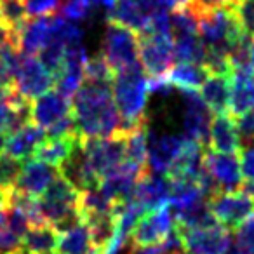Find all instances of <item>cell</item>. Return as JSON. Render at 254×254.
Listing matches in <instances>:
<instances>
[{
  "label": "cell",
  "instance_id": "cell-1",
  "mask_svg": "<svg viewBox=\"0 0 254 254\" xmlns=\"http://www.w3.org/2000/svg\"><path fill=\"white\" fill-rule=\"evenodd\" d=\"M71 115L82 139L108 138L122 132V120L113 103L112 84L87 82L73 94Z\"/></svg>",
  "mask_w": 254,
  "mask_h": 254
},
{
  "label": "cell",
  "instance_id": "cell-2",
  "mask_svg": "<svg viewBox=\"0 0 254 254\" xmlns=\"http://www.w3.org/2000/svg\"><path fill=\"white\" fill-rule=\"evenodd\" d=\"M112 96L122 120V132L146 122V71L139 61L113 73Z\"/></svg>",
  "mask_w": 254,
  "mask_h": 254
},
{
  "label": "cell",
  "instance_id": "cell-3",
  "mask_svg": "<svg viewBox=\"0 0 254 254\" xmlns=\"http://www.w3.org/2000/svg\"><path fill=\"white\" fill-rule=\"evenodd\" d=\"M101 56L110 64L113 73L139 61L138 33L115 21H108L101 44Z\"/></svg>",
  "mask_w": 254,
  "mask_h": 254
},
{
  "label": "cell",
  "instance_id": "cell-4",
  "mask_svg": "<svg viewBox=\"0 0 254 254\" xmlns=\"http://www.w3.org/2000/svg\"><path fill=\"white\" fill-rule=\"evenodd\" d=\"M82 148L91 169L101 181L126 160V132H115L108 138L82 139Z\"/></svg>",
  "mask_w": 254,
  "mask_h": 254
},
{
  "label": "cell",
  "instance_id": "cell-5",
  "mask_svg": "<svg viewBox=\"0 0 254 254\" xmlns=\"http://www.w3.org/2000/svg\"><path fill=\"white\" fill-rule=\"evenodd\" d=\"M174 230L188 254H228L232 247L233 235L221 223L207 228H180L174 225Z\"/></svg>",
  "mask_w": 254,
  "mask_h": 254
},
{
  "label": "cell",
  "instance_id": "cell-6",
  "mask_svg": "<svg viewBox=\"0 0 254 254\" xmlns=\"http://www.w3.org/2000/svg\"><path fill=\"white\" fill-rule=\"evenodd\" d=\"M21 53V51H19ZM54 75L40 63L37 56L19 54L18 68L14 75V89L26 101L40 98L54 87Z\"/></svg>",
  "mask_w": 254,
  "mask_h": 254
},
{
  "label": "cell",
  "instance_id": "cell-7",
  "mask_svg": "<svg viewBox=\"0 0 254 254\" xmlns=\"http://www.w3.org/2000/svg\"><path fill=\"white\" fill-rule=\"evenodd\" d=\"M183 146V136L173 132H160L157 129L146 131V167L153 174H167Z\"/></svg>",
  "mask_w": 254,
  "mask_h": 254
},
{
  "label": "cell",
  "instance_id": "cell-8",
  "mask_svg": "<svg viewBox=\"0 0 254 254\" xmlns=\"http://www.w3.org/2000/svg\"><path fill=\"white\" fill-rule=\"evenodd\" d=\"M207 205L218 223L225 225L226 228H237L251 214H254V198L242 190L219 191L209 198Z\"/></svg>",
  "mask_w": 254,
  "mask_h": 254
},
{
  "label": "cell",
  "instance_id": "cell-9",
  "mask_svg": "<svg viewBox=\"0 0 254 254\" xmlns=\"http://www.w3.org/2000/svg\"><path fill=\"white\" fill-rule=\"evenodd\" d=\"M181 103H183V138L198 141L207 148L212 112L197 91H181Z\"/></svg>",
  "mask_w": 254,
  "mask_h": 254
},
{
  "label": "cell",
  "instance_id": "cell-10",
  "mask_svg": "<svg viewBox=\"0 0 254 254\" xmlns=\"http://www.w3.org/2000/svg\"><path fill=\"white\" fill-rule=\"evenodd\" d=\"M139 42V63L145 71L153 75H162L174 64V40L169 35H138Z\"/></svg>",
  "mask_w": 254,
  "mask_h": 254
},
{
  "label": "cell",
  "instance_id": "cell-11",
  "mask_svg": "<svg viewBox=\"0 0 254 254\" xmlns=\"http://www.w3.org/2000/svg\"><path fill=\"white\" fill-rule=\"evenodd\" d=\"M174 230V218L169 204L146 212L136 223L134 230L131 233V246L132 247H146L153 244H160L167 239Z\"/></svg>",
  "mask_w": 254,
  "mask_h": 254
},
{
  "label": "cell",
  "instance_id": "cell-12",
  "mask_svg": "<svg viewBox=\"0 0 254 254\" xmlns=\"http://www.w3.org/2000/svg\"><path fill=\"white\" fill-rule=\"evenodd\" d=\"M204 167L221 191H237L242 187L244 178L240 173L239 157L235 153H218L205 150Z\"/></svg>",
  "mask_w": 254,
  "mask_h": 254
},
{
  "label": "cell",
  "instance_id": "cell-13",
  "mask_svg": "<svg viewBox=\"0 0 254 254\" xmlns=\"http://www.w3.org/2000/svg\"><path fill=\"white\" fill-rule=\"evenodd\" d=\"M70 113H71L70 99L64 98L58 91H53V89L30 103V122L33 126L40 127L44 132L47 129H51L54 124L63 120L64 117H68Z\"/></svg>",
  "mask_w": 254,
  "mask_h": 254
},
{
  "label": "cell",
  "instance_id": "cell-14",
  "mask_svg": "<svg viewBox=\"0 0 254 254\" xmlns=\"http://www.w3.org/2000/svg\"><path fill=\"white\" fill-rule=\"evenodd\" d=\"M58 176H60L58 167L42 162L39 159H28L21 164V171L16 180L14 190L39 198Z\"/></svg>",
  "mask_w": 254,
  "mask_h": 254
},
{
  "label": "cell",
  "instance_id": "cell-15",
  "mask_svg": "<svg viewBox=\"0 0 254 254\" xmlns=\"http://www.w3.org/2000/svg\"><path fill=\"white\" fill-rule=\"evenodd\" d=\"M171 195V180L166 174H153L150 171L141 174L132 190V197L143 204L146 212L155 211L167 204Z\"/></svg>",
  "mask_w": 254,
  "mask_h": 254
},
{
  "label": "cell",
  "instance_id": "cell-16",
  "mask_svg": "<svg viewBox=\"0 0 254 254\" xmlns=\"http://www.w3.org/2000/svg\"><path fill=\"white\" fill-rule=\"evenodd\" d=\"M205 150L207 148L202 143L183 138V146H181L180 155L174 160V164L171 166L169 173L166 176L171 178V180H188L197 183L198 176L204 171Z\"/></svg>",
  "mask_w": 254,
  "mask_h": 254
},
{
  "label": "cell",
  "instance_id": "cell-17",
  "mask_svg": "<svg viewBox=\"0 0 254 254\" xmlns=\"http://www.w3.org/2000/svg\"><path fill=\"white\" fill-rule=\"evenodd\" d=\"M53 16L28 18L18 32V49L23 54L37 56L49 44L53 35Z\"/></svg>",
  "mask_w": 254,
  "mask_h": 254
},
{
  "label": "cell",
  "instance_id": "cell-18",
  "mask_svg": "<svg viewBox=\"0 0 254 254\" xmlns=\"http://www.w3.org/2000/svg\"><path fill=\"white\" fill-rule=\"evenodd\" d=\"M58 171H60L61 176L66 181H70L78 191L91 190V188L99 187V178L96 176L94 171L89 166L87 157H85L84 148H82V141H80V145L73 150V153L58 167Z\"/></svg>",
  "mask_w": 254,
  "mask_h": 254
},
{
  "label": "cell",
  "instance_id": "cell-19",
  "mask_svg": "<svg viewBox=\"0 0 254 254\" xmlns=\"http://www.w3.org/2000/svg\"><path fill=\"white\" fill-rule=\"evenodd\" d=\"M254 108V70H233L230 77L228 113L235 117Z\"/></svg>",
  "mask_w": 254,
  "mask_h": 254
},
{
  "label": "cell",
  "instance_id": "cell-20",
  "mask_svg": "<svg viewBox=\"0 0 254 254\" xmlns=\"http://www.w3.org/2000/svg\"><path fill=\"white\" fill-rule=\"evenodd\" d=\"M207 150L218 153H239L240 139L235 129V120L230 113L214 115L209 127Z\"/></svg>",
  "mask_w": 254,
  "mask_h": 254
},
{
  "label": "cell",
  "instance_id": "cell-21",
  "mask_svg": "<svg viewBox=\"0 0 254 254\" xmlns=\"http://www.w3.org/2000/svg\"><path fill=\"white\" fill-rule=\"evenodd\" d=\"M44 139H46V132H44L40 127L28 122L19 127L18 131H14L12 134L7 136L4 153L12 157V159L19 160V162H25V160L32 159L37 146H39Z\"/></svg>",
  "mask_w": 254,
  "mask_h": 254
},
{
  "label": "cell",
  "instance_id": "cell-22",
  "mask_svg": "<svg viewBox=\"0 0 254 254\" xmlns=\"http://www.w3.org/2000/svg\"><path fill=\"white\" fill-rule=\"evenodd\" d=\"M80 134H71L66 138H46L39 146L32 159H39L54 167H60L68 157L73 153V150L80 145Z\"/></svg>",
  "mask_w": 254,
  "mask_h": 254
},
{
  "label": "cell",
  "instance_id": "cell-23",
  "mask_svg": "<svg viewBox=\"0 0 254 254\" xmlns=\"http://www.w3.org/2000/svg\"><path fill=\"white\" fill-rule=\"evenodd\" d=\"M202 99L212 115H223L228 113V101H230V77L226 75H209L202 84Z\"/></svg>",
  "mask_w": 254,
  "mask_h": 254
},
{
  "label": "cell",
  "instance_id": "cell-24",
  "mask_svg": "<svg viewBox=\"0 0 254 254\" xmlns=\"http://www.w3.org/2000/svg\"><path fill=\"white\" fill-rule=\"evenodd\" d=\"M58 230L51 225L30 226L23 235L21 249L25 254H51L58 246Z\"/></svg>",
  "mask_w": 254,
  "mask_h": 254
},
{
  "label": "cell",
  "instance_id": "cell-25",
  "mask_svg": "<svg viewBox=\"0 0 254 254\" xmlns=\"http://www.w3.org/2000/svg\"><path fill=\"white\" fill-rule=\"evenodd\" d=\"M166 75L173 84V87H178L180 91H197L209 77V71L202 64L178 63Z\"/></svg>",
  "mask_w": 254,
  "mask_h": 254
},
{
  "label": "cell",
  "instance_id": "cell-26",
  "mask_svg": "<svg viewBox=\"0 0 254 254\" xmlns=\"http://www.w3.org/2000/svg\"><path fill=\"white\" fill-rule=\"evenodd\" d=\"M91 247V235L84 221L75 225L73 228L61 232L58 237V254H85Z\"/></svg>",
  "mask_w": 254,
  "mask_h": 254
},
{
  "label": "cell",
  "instance_id": "cell-27",
  "mask_svg": "<svg viewBox=\"0 0 254 254\" xmlns=\"http://www.w3.org/2000/svg\"><path fill=\"white\" fill-rule=\"evenodd\" d=\"M174 40V60L180 63H193L204 66L205 61V46L197 33L191 35L173 37Z\"/></svg>",
  "mask_w": 254,
  "mask_h": 254
},
{
  "label": "cell",
  "instance_id": "cell-28",
  "mask_svg": "<svg viewBox=\"0 0 254 254\" xmlns=\"http://www.w3.org/2000/svg\"><path fill=\"white\" fill-rule=\"evenodd\" d=\"M146 131L148 120L126 131V160L139 167H146Z\"/></svg>",
  "mask_w": 254,
  "mask_h": 254
},
{
  "label": "cell",
  "instance_id": "cell-29",
  "mask_svg": "<svg viewBox=\"0 0 254 254\" xmlns=\"http://www.w3.org/2000/svg\"><path fill=\"white\" fill-rule=\"evenodd\" d=\"M26 19L28 14L23 0H0V21L5 23L9 28L19 32Z\"/></svg>",
  "mask_w": 254,
  "mask_h": 254
},
{
  "label": "cell",
  "instance_id": "cell-30",
  "mask_svg": "<svg viewBox=\"0 0 254 254\" xmlns=\"http://www.w3.org/2000/svg\"><path fill=\"white\" fill-rule=\"evenodd\" d=\"M228 7L235 14L240 30L246 35L254 37V0H232Z\"/></svg>",
  "mask_w": 254,
  "mask_h": 254
},
{
  "label": "cell",
  "instance_id": "cell-31",
  "mask_svg": "<svg viewBox=\"0 0 254 254\" xmlns=\"http://www.w3.org/2000/svg\"><path fill=\"white\" fill-rule=\"evenodd\" d=\"M113 78V70L110 68V64L105 61L103 56L89 58L84 64V80L87 82H106L112 84Z\"/></svg>",
  "mask_w": 254,
  "mask_h": 254
},
{
  "label": "cell",
  "instance_id": "cell-32",
  "mask_svg": "<svg viewBox=\"0 0 254 254\" xmlns=\"http://www.w3.org/2000/svg\"><path fill=\"white\" fill-rule=\"evenodd\" d=\"M91 4L89 0H63L60 5V16L66 21L80 23L85 21L91 14Z\"/></svg>",
  "mask_w": 254,
  "mask_h": 254
},
{
  "label": "cell",
  "instance_id": "cell-33",
  "mask_svg": "<svg viewBox=\"0 0 254 254\" xmlns=\"http://www.w3.org/2000/svg\"><path fill=\"white\" fill-rule=\"evenodd\" d=\"M21 171V162L12 157L0 153V188L2 190H12L16 187V180Z\"/></svg>",
  "mask_w": 254,
  "mask_h": 254
},
{
  "label": "cell",
  "instance_id": "cell-34",
  "mask_svg": "<svg viewBox=\"0 0 254 254\" xmlns=\"http://www.w3.org/2000/svg\"><path fill=\"white\" fill-rule=\"evenodd\" d=\"M235 247L246 254H254V214H251L246 221H242L235 228Z\"/></svg>",
  "mask_w": 254,
  "mask_h": 254
},
{
  "label": "cell",
  "instance_id": "cell-35",
  "mask_svg": "<svg viewBox=\"0 0 254 254\" xmlns=\"http://www.w3.org/2000/svg\"><path fill=\"white\" fill-rule=\"evenodd\" d=\"M235 129L240 139V146L254 143V108L235 117Z\"/></svg>",
  "mask_w": 254,
  "mask_h": 254
},
{
  "label": "cell",
  "instance_id": "cell-36",
  "mask_svg": "<svg viewBox=\"0 0 254 254\" xmlns=\"http://www.w3.org/2000/svg\"><path fill=\"white\" fill-rule=\"evenodd\" d=\"M28 18H40L56 12L61 5V0H23Z\"/></svg>",
  "mask_w": 254,
  "mask_h": 254
},
{
  "label": "cell",
  "instance_id": "cell-37",
  "mask_svg": "<svg viewBox=\"0 0 254 254\" xmlns=\"http://www.w3.org/2000/svg\"><path fill=\"white\" fill-rule=\"evenodd\" d=\"M239 153H240L239 164H240L242 178H246V180H254V143L240 146Z\"/></svg>",
  "mask_w": 254,
  "mask_h": 254
},
{
  "label": "cell",
  "instance_id": "cell-38",
  "mask_svg": "<svg viewBox=\"0 0 254 254\" xmlns=\"http://www.w3.org/2000/svg\"><path fill=\"white\" fill-rule=\"evenodd\" d=\"M146 91L152 96H162V98H166L173 91V84L169 82L166 73L153 75V77L146 78Z\"/></svg>",
  "mask_w": 254,
  "mask_h": 254
},
{
  "label": "cell",
  "instance_id": "cell-39",
  "mask_svg": "<svg viewBox=\"0 0 254 254\" xmlns=\"http://www.w3.org/2000/svg\"><path fill=\"white\" fill-rule=\"evenodd\" d=\"M11 42L18 44V32H14L5 23L0 21V47H4L5 44H11Z\"/></svg>",
  "mask_w": 254,
  "mask_h": 254
},
{
  "label": "cell",
  "instance_id": "cell-40",
  "mask_svg": "<svg viewBox=\"0 0 254 254\" xmlns=\"http://www.w3.org/2000/svg\"><path fill=\"white\" fill-rule=\"evenodd\" d=\"M193 0H157L159 7L166 9V11H178V9H183L187 5H190Z\"/></svg>",
  "mask_w": 254,
  "mask_h": 254
},
{
  "label": "cell",
  "instance_id": "cell-41",
  "mask_svg": "<svg viewBox=\"0 0 254 254\" xmlns=\"http://www.w3.org/2000/svg\"><path fill=\"white\" fill-rule=\"evenodd\" d=\"M89 4H91V7L101 9L110 16L113 9L117 7V0H89Z\"/></svg>",
  "mask_w": 254,
  "mask_h": 254
},
{
  "label": "cell",
  "instance_id": "cell-42",
  "mask_svg": "<svg viewBox=\"0 0 254 254\" xmlns=\"http://www.w3.org/2000/svg\"><path fill=\"white\" fill-rule=\"evenodd\" d=\"M240 190H242L246 195H249L251 198H254V180H247L246 183H242Z\"/></svg>",
  "mask_w": 254,
  "mask_h": 254
},
{
  "label": "cell",
  "instance_id": "cell-43",
  "mask_svg": "<svg viewBox=\"0 0 254 254\" xmlns=\"http://www.w3.org/2000/svg\"><path fill=\"white\" fill-rule=\"evenodd\" d=\"M9 191H11V190H9ZM9 191L7 190H2V188H0V207H5V205H7Z\"/></svg>",
  "mask_w": 254,
  "mask_h": 254
},
{
  "label": "cell",
  "instance_id": "cell-44",
  "mask_svg": "<svg viewBox=\"0 0 254 254\" xmlns=\"http://www.w3.org/2000/svg\"><path fill=\"white\" fill-rule=\"evenodd\" d=\"M5 219H7V212H5V207H0V228L5 225Z\"/></svg>",
  "mask_w": 254,
  "mask_h": 254
},
{
  "label": "cell",
  "instance_id": "cell-45",
  "mask_svg": "<svg viewBox=\"0 0 254 254\" xmlns=\"http://www.w3.org/2000/svg\"><path fill=\"white\" fill-rule=\"evenodd\" d=\"M5 141H7V136H5V134H0V153H4Z\"/></svg>",
  "mask_w": 254,
  "mask_h": 254
},
{
  "label": "cell",
  "instance_id": "cell-46",
  "mask_svg": "<svg viewBox=\"0 0 254 254\" xmlns=\"http://www.w3.org/2000/svg\"><path fill=\"white\" fill-rule=\"evenodd\" d=\"M228 254H246V253H242V251H240V249H237V247L233 246V247H230Z\"/></svg>",
  "mask_w": 254,
  "mask_h": 254
}]
</instances>
